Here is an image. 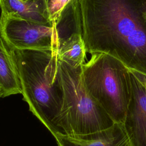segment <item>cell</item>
<instances>
[{
  "label": "cell",
  "instance_id": "obj_11",
  "mask_svg": "<svg viewBox=\"0 0 146 146\" xmlns=\"http://www.w3.org/2000/svg\"><path fill=\"white\" fill-rule=\"evenodd\" d=\"M71 1L72 0H46L50 21H55L65 6Z\"/></svg>",
  "mask_w": 146,
  "mask_h": 146
},
{
  "label": "cell",
  "instance_id": "obj_7",
  "mask_svg": "<svg viewBox=\"0 0 146 146\" xmlns=\"http://www.w3.org/2000/svg\"><path fill=\"white\" fill-rule=\"evenodd\" d=\"M54 137L58 146H131L123 123H118L83 139L60 134Z\"/></svg>",
  "mask_w": 146,
  "mask_h": 146
},
{
  "label": "cell",
  "instance_id": "obj_4",
  "mask_svg": "<svg viewBox=\"0 0 146 146\" xmlns=\"http://www.w3.org/2000/svg\"><path fill=\"white\" fill-rule=\"evenodd\" d=\"M74 34H82L79 1L70 2L55 21L38 23L1 15L0 36L9 47L18 50L58 52L60 45Z\"/></svg>",
  "mask_w": 146,
  "mask_h": 146
},
{
  "label": "cell",
  "instance_id": "obj_12",
  "mask_svg": "<svg viewBox=\"0 0 146 146\" xmlns=\"http://www.w3.org/2000/svg\"><path fill=\"white\" fill-rule=\"evenodd\" d=\"M132 73L135 76V77L139 80V81L144 86V87L146 88V75L138 72L137 71L131 70Z\"/></svg>",
  "mask_w": 146,
  "mask_h": 146
},
{
  "label": "cell",
  "instance_id": "obj_9",
  "mask_svg": "<svg viewBox=\"0 0 146 146\" xmlns=\"http://www.w3.org/2000/svg\"><path fill=\"white\" fill-rule=\"evenodd\" d=\"M0 88L1 98L22 93L19 78L1 36Z\"/></svg>",
  "mask_w": 146,
  "mask_h": 146
},
{
  "label": "cell",
  "instance_id": "obj_3",
  "mask_svg": "<svg viewBox=\"0 0 146 146\" xmlns=\"http://www.w3.org/2000/svg\"><path fill=\"white\" fill-rule=\"evenodd\" d=\"M59 66L63 101L56 134L83 139L111 127L114 121L86 88L82 66L74 68L60 60Z\"/></svg>",
  "mask_w": 146,
  "mask_h": 146
},
{
  "label": "cell",
  "instance_id": "obj_8",
  "mask_svg": "<svg viewBox=\"0 0 146 146\" xmlns=\"http://www.w3.org/2000/svg\"><path fill=\"white\" fill-rule=\"evenodd\" d=\"M1 15L38 23L50 22L46 0H0Z\"/></svg>",
  "mask_w": 146,
  "mask_h": 146
},
{
  "label": "cell",
  "instance_id": "obj_2",
  "mask_svg": "<svg viewBox=\"0 0 146 146\" xmlns=\"http://www.w3.org/2000/svg\"><path fill=\"white\" fill-rule=\"evenodd\" d=\"M3 43L19 78L23 99L54 136L63 101L58 52L18 50Z\"/></svg>",
  "mask_w": 146,
  "mask_h": 146
},
{
  "label": "cell",
  "instance_id": "obj_6",
  "mask_svg": "<svg viewBox=\"0 0 146 146\" xmlns=\"http://www.w3.org/2000/svg\"><path fill=\"white\" fill-rule=\"evenodd\" d=\"M130 72L131 96L123 124L131 146H146V88Z\"/></svg>",
  "mask_w": 146,
  "mask_h": 146
},
{
  "label": "cell",
  "instance_id": "obj_13",
  "mask_svg": "<svg viewBox=\"0 0 146 146\" xmlns=\"http://www.w3.org/2000/svg\"><path fill=\"white\" fill-rule=\"evenodd\" d=\"M2 96V94H1V88H0V98H1Z\"/></svg>",
  "mask_w": 146,
  "mask_h": 146
},
{
  "label": "cell",
  "instance_id": "obj_5",
  "mask_svg": "<svg viewBox=\"0 0 146 146\" xmlns=\"http://www.w3.org/2000/svg\"><path fill=\"white\" fill-rule=\"evenodd\" d=\"M86 88L115 123H123L131 96L129 69L105 53L91 54L82 65Z\"/></svg>",
  "mask_w": 146,
  "mask_h": 146
},
{
  "label": "cell",
  "instance_id": "obj_14",
  "mask_svg": "<svg viewBox=\"0 0 146 146\" xmlns=\"http://www.w3.org/2000/svg\"><path fill=\"white\" fill-rule=\"evenodd\" d=\"M22 1H28V0H22Z\"/></svg>",
  "mask_w": 146,
  "mask_h": 146
},
{
  "label": "cell",
  "instance_id": "obj_1",
  "mask_svg": "<svg viewBox=\"0 0 146 146\" xmlns=\"http://www.w3.org/2000/svg\"><path fill=\"white\" fill-rule=\"evenodd\" d=\"M86 52L146 75V0H79Z\"/></svg>",
  "mask_w": 146,
  "mask_h": 146
},
{
  "label": "cell",
  "instance_id": "obj_10",
  "mask_svg": "<svg viewBox=\"0 0 146 146\" xmlns=\"http://www.w3.org/2000/svg\"><path fill=\"white\" fill-rule=\"evenodd\" d=\"M86 50L82 34H74L60 46L58 58L70 66L77 68L84 63Z\"/></svg>",
  "mask_w": 146,
  "mask_h": 146
}]
</instances>
